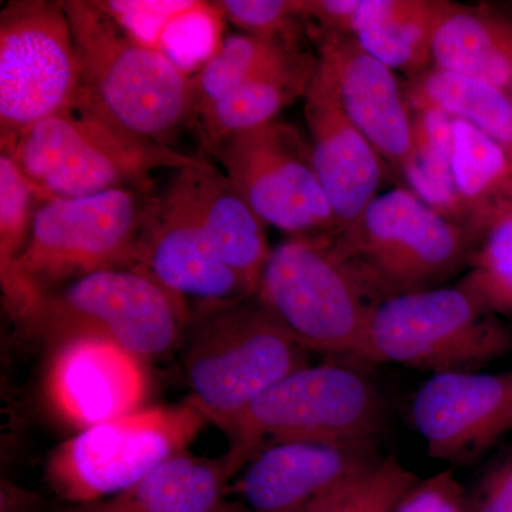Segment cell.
<instances>
[{
	"label": "cell",
	"mask_w": 512,
	"mask_h": 512,
	"mask_svg": "<svg viewBox=\"0 0 512 512\" xmlns=\"http://www.w3.org/2000/svg\"><path fill=\"white\" fill-rule=\"evenodd\" d=\"M384 298L441 288L470 265L476 241L409 188L380 192L359 220L339 229Z\"/></svg>",
	"instance_id": "cell-10"
},
{
	"label": "cell",
	"mask_w": 512,
	"mask_h": 512,
	"mask_svg": "<svg viewBox=\"0 0 512 512\" xmlns=\"http://www.w3.org/2000/svg\"><path fill=\"white\" fill-rule=\"evenodd\" d=\"M188 315L184 299L134 265L47 289L26 325L57 343L82 336L109 340L146 362L181 346Z\"/></svg>",
	"instance_id": "cell-5"
},
{
	"label": "cell",
	"mask_w": 512,
	"mask_h": 512,
	"mask_svg": "<svg viewBox=\"0 0 512 512\" xmlns=\"http://www.w3.org/2000/svg\"><path fill=\"white\" fill-rule=\"evenodd\" d=\"M440 69L512 89V6L447 3L433 39Z\"/></svg>",
	"instance_id": "cell-20"
},
{
	"label": "cell",
	"mask_w": 512,
	"mask_h": 512,
	"mask_svg": "<svg viewBox=\"0 0 512 512\" xmlns=\"http://www.w3.org/2000/svg\"><path fill=\"white\" fill-rule=\"evenodd\" d=\"M413 137L400 174L407 188L464 228L454 180V119L439 110L412 111Z\"/></svg>",
	"instance_id": "cell-26"
},
{
	"label": "cell",
	"mask_w": 512,
	"mask_h": 512,
	"mask_svg": "<svg viewBox=\"0 0 512 512\" xmlns=\"http://www.w3.org/2000/svg\"><path fill=\"white\" fill-rule=\"evenodd\" d=\"M303 100V114L319 183L339 228L352 227L367 205L380 194L389 168L346 116L329 69L320 59Z\"/></svg>",
	"instance_id": "cell-15"
},
{
	"label": "cell",
	"mask_w": 512,
	"mask_h": 512,
	"mask_svg": "<svg viewBox=\"0 0 512 512\" xmlns=\"http://www.w3.org/2000/svg\"><path fill=\"white\" fill-rule=\"evenodd\" d=\"M379 458L375 443L268 444L239 471L234 491L249 512H303Z\"/></svg>",
	"instance_id": "cell-16"
},
{
	"label": "cell",
	"mask_w": 512,
	"mask_h": 512,
	"mask_svg": "<svg viewBox=\"0 0 512 512\" xmlns=\"http://www.w3.org/2000/svg\"><path fill=\"white\" fill-rule=\"evenodd\" d=\"M512 349V332L463 282L384 299L365 360L433 375L473 372Z\"/></svg>",
	"instance_id": "cell-8"
},
{
	"label": "cell",
	"mask_w": 512,
	"mask_h": 512,
	"mask_svg": "<svg viewBox=\"0 0 512 512\" xmlns=\"http://www.w3.org/2000/svg\"><path fill=\"white\" fill-rule=\"evenodd\" d=\"M234 476L227 454L210 460L187 450L127 490L73 512H217Z\"/></svg>",
	"instance_id": "cell-21"
},
{
	"label": "cell",
	"mask_w": 512,
	"mask_h": 512,
	"mask_svg": "<svg viewBox=\"0 0 512 512\" xmlns=\"http://www.w3.org/2000/svg\"><path fill=\"white\" fill-rule=\"evenodd\" d=\"M467 512H512V451L500 458L467 495Z\"/></svg>",
	"instance_id": "cell-33"
},
{
	"label": "cell",
	"mask_w": 512,
	"mask_h": 512,
	"mask_svg": "<svg viewBox=\"0 0 512 512\" xmlns=\"http://www.w3.org/2000/svg\"><path fill=\"white\" fill-rule=\"evenodd\" d=\"M510 94H511V97H512V89L510 90Z\"/></svg>",
	"instance_id": "cell-34"
},
{
	"label": "cell",
	"mask_w": 512,
	"mask_h": 512,
	"mask_svg": "<svg viewBox=\"0 0 512 512\" xmlns=\"http://www.w3.org/2000/svg\"><path fill=\"white\" fill-rule=\"evenodd\" d=\"M137 265L178 298L197 299L204 309L254 296L225 264L171 180L146 200Z\"/></svg>",
	"instance_id": "cell-13"
},
{
	"label": "cell",
	"mask_w": 512,
	"mask_h": 512,
	"mask_svg": "<svg viewBox=\"0 0 512 512\" xmlns=\"http://www.w3.org/2000/svg\"><path fill=\"white\" fill-rule=\"evenodd\" d=\"M448 2L360 0L352 35L370 55L410 80L433 63V39Z\"/></svg>",
	"instance_id": "cell-22"
},
{
	"label": "cell",
	"mask_w": 512,
	"mask_h": 512,
	"mask_svg": "<svg viewBox=\"0 0 512 512\" xmlns=\"http://www.w3.org/2000/svg\"><path fill=\"white\" fill-rule=\"evenodd\" d=\"M318 64V53H309L301 62L242 84L198 114L208 150L212 153L228 138L278 120L282 110L305 99Z\"/></svg>",
	"instance_id": "cell-24"
},
{
	"label": "cell",
	"mask_w": 512,
	"mask_h": 512,
	"mask_svg": "<svg viewBox=\"0 0 512 512\" xmlns=\"http://www.w3.org/2000/svg\"><path fill=\"white\" fill-rule=\"evenodd\" d=\"M453 167L464 228L478 245L512 214V151L473 124L454 119Z\"/></svg>",
	"instance_id": "cell-23"
},
{
	"label": "cell",
	"mask_w": 512,
	"mask_h": 512,
	"mask_svg": "<svg viewBox=\"0 0 512 512\" xmlns=\"http://www.w3.org/2000/svg\"><path fill=\"white\" fill-rule=\"evenodd\" d=\"M412 420L430 457L474 463L512 430V372L433 375L414 396Z\"/></svg>",
	"instance_id": "cell-14"
},
{
	"label": "cell",
	"mask_w": 512,
	"mask_h": 512,
	"mask_svg": "<svg viewBox=\"0 0 512 512\" xmlns=\"http://www.w3.org/2000/svg\"><path fill=\"white\" fill-rule=\"evenodd\" d=\"M208 8L241 33L303 50L301 39L308 25L299 0H217Z\"/></svg>",
	"instance_id": "cell-31"
},
{
	"label": "cell",
	"mask_w": 512,
	"mask_h": 512,
	"mask_svg": "<svg viewBox=\"0 0 512 512\" xmlns=\"http://www.w3.org/2000/svg\"><path fill=\"white\" fill-rule=\"evenodd\" d=\"M254 296L306 350L362 360L386 299L339 229L272 248Z\"/></svg>",
	"instance_id": "cell-2"
},
{
	"label": "cell",
	"mask_w": 512,
	"mask_h": 512,
	"mask_svg": "<svg viewBox=\"0 0 512 512\" xmlns=\"http://www.w3.org/2000/svg\"><path fill=\"white\" fill-rule=\"evenodd\" d=\"M43 200L6 154H0V284L8 312L16 299V266L28 247Z\"/></svg>",
	"instance_id": "cell-28"
},
{
	"label": "cell",
	"mask_w": 512,
	"mask_h": 512,
	"mask_svg": "<svg viewBox=\"0 0 512 512\" xmlns=\"http://www.w3.org/2000/svg\"><path fill=\"white\" fill-rule=\"evenodd\" d=\"M80 69L83 107L131 136L168 146L192 117V77L104 3L64 0Z\"/></svg>",
	"instance_id": "cell-1"
},
{
	"label": "cell",
	"mask_w": 512,
	"mask_h": 512,
	"mask_svg": "<svg viewBox=\"0 0 512 512\" xmlns=\"http://www.w3.org/2000/svg\"><path fill=\"white\" fill-rule=\"evenodd\" d=\"M384 407L375 384L338 363L289 373L239 414L225 433L235 473L256 451L282 441L376 443Z\"/></svg>",
	"instance_id": "cell-7"
},
{
	"label": "cell",
	"mask_w": 512,
	"mask_h": 512,
	"mask_svg": "<svg viewBox=\"0 0 512 512\" xmlns=\"http://www.w3.org/2000/svg\"><path fill=\"white\" fill-rule=\"evenodd\" d=\"M80 69L63 2L12 0L0 12V146L74 107Z\"/></svg>",
	"instance_id": "cell-11"
},
{
	"label": "cell",
	"mask_w": 512,
	"mask_h": 512,
	"mask_svg": "<svg viewBox=\"0 0 512 512\" xmlns=\"http://www.w3.org/2000/svg\"><path fill=\"white\" fill-rule=\"evenodd\" d=\"M146 194L114 190L43 201L16 266L10 315L28 323L42 293L101 269L137 265Z\"/></svg>",
	"instance_id": "cell-6"
},
{
	"label": "cell",
	"mask_w": 512,
	"mask_h": 512,
	"mask_svg": "<svg viewBox=\"0 0 512 512\" xmlns=\"http://www.w3.org/2000/svg\"><path fill=\"white\" fill-rule=\"evenodd\" d=\"M212 156L265 225L291 237L340 229L319 183L309 138L292 124L275 120L245 131Z\"/></svg>",
	"instance_id": "cell-12"
},
{
	"label": "cell",
	"mask_w": 512,
	"mask_h": 512,
	"mask_svg": "<svg viewBox=\"0 0 512 512\" xmlns=\"http://www.w3.org/2000/svg\"><path fill=\"white\" fill-rule=\"evenodd\" d=\"M308 55L305 50L247 33L225 37L217 52L192 76V117L242 84L292 66Z\"/></svg>",
	"instance_id": "cell-27"
},
{
	"label": "cell",
	"mask_w": 512,
	"mask_h": 512,
	"mask_svg": "<svg viewBox=\"0 0 512 512\" xmlns=\"http://www.w3.org/2000/svg\"><path fill=\"white\" fill-rule=\"evenodd\" d=\"M2 153L43 201L114 190L146 194L157 171L183 170L201 160L131 136L79 106L26 128Z\"/></svg>",
	"instance_id": "cell-3"
},
{
	"label": "cell",
	"mask_w": 512,
	"mask_h": 512,
	"mask_svg": "<svg viewBox=\"0 0 512 512\" xmlns=\"http://www.w3.org/2000/svg\"><path fill=\"white\" fill-rule=\"evenodd\" d=\"M419 478L399 458H379L303 512H394Z\"/></svg>",
	"instance_id": "cell-29"
},
{
	"label": "cell",
	"mask_w": 512,
	"mask_h": 512,
	"mask_svg": "<svg viewBox=\"0 0 512 512\" xmlns=\"http://www.w3.org/2000/svg\"><path fill=\"white\" fill-rule=\"evenodd\" d=\"M320 62L328 67L343 111L375 147L387 167L402 170L412 146V110L396 74L355 36L318 37Z\"/></svg>",
	"instance_id": "cell-18"
},
{
	"label": "cell",
	"mask_w": 512,
	"mask_h": 512,
	"mask_svg": "<svg viewBox=\"0 0 512 512\" xmlns=\"http://www.w3.org/2000/svg\"><path fill=\"white\" fill-rule=\"evenodd\" d=\"M147 386L143 360L89 336L60 342L47 375L56 412L83 430L140 410Z\"/></svg>",
	"instance_id": "cell-17"
},
{
	"label": "cell",
	"mask_w": 512,
	"mask_h": 512,
	"mask_svg": "<svg viewBox=\"0 0 512 512\" xmlns=\"http://www.w3.org/2000/svg\"><path fill=\"white\" fill-rule=\"evenodd\" d=\"M463 284L495 315L512 316V214L474 249Z\"/></svg>",
	"instance_id": "cell-30"
},
{
	"label": "cell",
	"mask_w": 512,
	"mask_h": 512,
	"mask_svg": "<svg viewBox=\"0 0 512 512\" xmlns=\"http://www.w3.org/2000/svg\"><path fill=\"white\" fill-rule=\"evenodd\" d=\"M207 421L187 400L97 424L57 448L47 477L62 500L79 507L106 500L187 451Z\"/></svg>",
	"instance_id": "cell-9"
},
{
	"label": "cell",
	"mask_w": 512,
	"mask_h": 512,
	"mask_svg": "<svg viewBox=\"0 0 512 512\" xmlns=\"http://www.w3.org/2000/svg\"><path fill=\"white\" fill-rule=\"evenodd\" d=\"M410 110H439L467 121L512 151V97L483 80L431 66L404 89Z\"/></svg>",
	"instance_id": "cell-25"
},
{
	"label": "cell",
	"mask_w": 512,
	"mask_h": 512,
	"mask_svg": "<svg viewBox=\"0 0 512 512\" xmlns=\"http://www.w3.org/2000/svg\"><path fill=\"white\" fill-rule=\"evenodd\" d=\"M394 512H467V494L451 471L419 481Z\"/></svg>",
	"instance_id": "cell-32"
},
{
	"label": "cell",
	"mask_w": 512,
	"mask_h": 512,
	"mask_svg": "<svg viewBox=\"0 0 512 512\" xmlns=\"http://www.w3.org/2000/svg\"><path fill=\"white\" fill-rule=\"evenodd\" d=\"M181 348L188 400L224 431L275 383L309 365L308 350L255 296L204 309Z\"/></svg>",
	"instance_id": "cell-4"
},
{
	"label": "cell",
	"mask_w": 512,
	"mask_h": 512,
	"mask_svg": "<svg viewBox=\"0 0 512 512\" xmlns=\"http://www.w3.org/2000/svg\"><path fill=\"white\" fill-rule=\"evenodd\" d=\"M171 181L225 264L244 279L255 295L272 251L264 221L249 207L227 174L205 158L174 171Z\"/></svg>",
	"instance_id": "cell-19"
}]
</instances>
